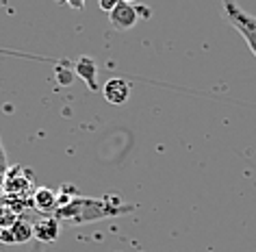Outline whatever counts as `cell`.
I'll return each instance as SVG.
<instances>
[{"mask_svg":"<svg viewBox=\"0 0 256 252\" xmlns=\"http://www.w3.org/2000/svg\"><path fill=\"white\" fill-rule=\"evenodd\" d=\"M33 235L40 243H52L59 237V219L56 217H44L37 224H33Z\"/></svg>","mask_w":256,"mask_h":252,"instance_id":"5","label":"cell"},{"mask_svg":"<svg viewBox=\"0 0 256 252\" xmlns=\"http://www.w3.org/2000/svg\"><path fill=\"white\" fill-rule=\"evenodd\" d=\"M124 3H132V5H135V3H137V0H124Z\"/></svg>","mask_w":256,"mask_h":252,"instance_id":"10","label":"cell"},{"mask_svg":"<svg viewBox=\"0 0 256 252\" xmlns=\"http://www.w3.org/2000/svg\"><path fill=\"white\" fill-rule=\"evenodd\" d=\"M108 20H111L113 29L128 31V29H132L139 22V9L132 3H124V0H120V3L115 5V9L108 14Z\"/></svg>","mask_w":256,"mask_h":252,"instance_id":"3","label":"cell"},{"mask_svg":"<svg viewBox=\"0 0 256 252\" xmlns=\"http://www.w3.org/2000/svg\"><path fill=\"white\" fill-rule=\"evenodd\" d=\"M30 252H44V245H35V248L30 250Z\"/></svg>","mask_w":256,"mask_h":252,"instance_id":"9","label":"cell"},{"mask_svg":"<svg viewBox=\"0 0 256 252\" xmlns=\"http://www.w3.org/2000/svg\"><path fill=\"white\" fill-rule=\"evenodd\" d=\"M33 202L42 213H52L56 206V191L48 189V187H40V189L33 191Z\"/></svg>","mask_w":256,"mask_h":252,"instance_id":"6","label":"cell"},{"mask_svg":"<svg viewBox=\"0 0 256 252\" xmlns=\"http://www.w3.org/2000/svg\"><path fill=\"white\" fill-rule=\"evenodd\" d=\"M118 3H120V0H100V9H102V11H106V14H111Z\"/></svg>","mask_w":256,"mask_h":252,"instance_id":"8","label":"cell"},{"mask_svg":"<svg viewBox=\"0 0 256 252\" xmlns=\"http://www.w3.org/2000/svg\"><path fill=\"white\" fill-rule=\"evenodd\" d=\"M222 7H224L226 20L239 31L241 37L250 46V50H252V55L256 57V16L239 7L236 0H222Z\"/></svg>","mask_w":256,"mask_h":252,"instance_id":"2","label":"cell"},{"mask_svg":"<svg viewBox=\"0 0 256 252\" xmlns=\"http://www.w3.org/2000/svg\"><path fill=\"white\" fill-rule=\"evenodd\" d=\"M11 239H14V243H26L33 235V224H28L26 219H16L14 224H11Z\"/></svg>","mask_w":256,"mask_h":252,"instance_id":"7","label":"cell"},{"mask_svg":"<svg viewBox=\"0 0 256 252\" xmlns=\"http://www.w3.org/2000/svg\"><path fill=\"white\" fill-rule=\"evenodd\" d=\"M102 96H104L111 105H124L128 100V96H130V87H128V83L124 79H111L102 87Z\"/></svg>","mask_w":256,"mask_h":252,"instance_id":"4","label":"cell"},{"mask_svg":"<svg viewBox=\"0 0 256 252\" xmlns=\"http://www.w3.org/2000/svg\"><path fill=\"white\" fill-rule=\"evenodd\" d=\"M130 209H132V204H124V202L108 204V200L76 198L70 204H61L59 209H56L54 217L66 219V222H72V224H85V222H94V219H100V217L128 213Z\"/></svg>","mask_w":256,"mask_h":252,"instance_id":"1","label":"cell"}]
</instances>
